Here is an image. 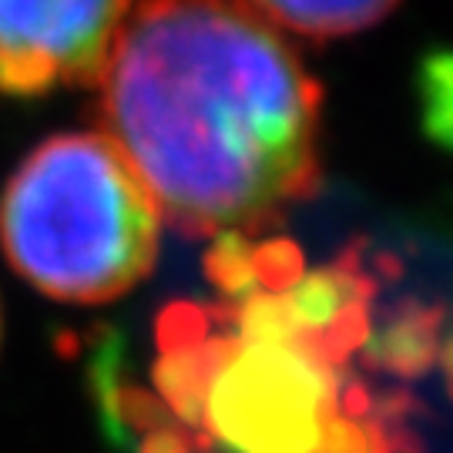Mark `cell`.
Instances as JSON below:
<instances>
[{
    "mask_svg": "<svg viewBox=\"0 0 453 453\" xmlns=\"http://www.w3.org/2000/svg\"><path fill=\"white\" fill-rule=\"evenodd\" d=\"M104 134L188 235L269 226L319 175V88L245 0H138L101 74Z\"/></svg>",
    "mask_w": 453,
    "mask_h": 453,
    "instance_id": "1",
    "label": "cell"
},
{
    "mask_svg": "<svg viewBox=\"0 0 453 453\" xmlns=\"http://www.w3.org/2000/svg\"><path fill=\"white\" fill-rule=\"evenodd\" d=\"M162 215L104 131L34 148L0 198V245L50 299L108 303L138 286L158 256Z\"/></svg>",
    "mask_w": 453,
    "mask_h": 453,
    "instance_id": "2",
    "label": "cell"
},
{
    "mask_svg": "<svg viewBox=\"0 0 453 453\" xmlns=\"http://www.w3.org/2000/svg\"><path fill=\"white\" fill-rule=\"evenodd\" d=\"M209 423L239 453H319L333 423V376L309 349L273 336L242 342L209 387Z\"/></svg>",
    "mask_w": 453,
    "mask_h": 453,
    "instance_id": "3",
    "label": "cell"
},
{
    "mask_svg": "<svg viewBox=\"0 0 453 453\" xmlns=\"http://www.w3.org/2000/svg\"><path fill=\"white\" fill-rule=\"evenodd\" d=\"M138 0H0V91L97 84Z\"/></svg>",
    "mask_w": 453,
    "mask_h": 453,
    "instance_id": "4",
    "label": "cell"
},
{
    "mask_svg": "<svg viewBox=\"0 0 453 453\" xmlns=\"http://www.w3.org/2000/svg\"><path fill=\"white\" fill-rule=\"evenodd\" d=\"M273 27L306 37H342L372 27L400 0H245Z\"/></svg>",
    "mask_w": 453,
    "mask_h": 453,
    "instance_id": "5",
    "label": "cell"
}]
</instances>
